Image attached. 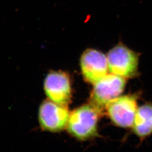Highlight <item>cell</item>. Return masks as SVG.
<instances>
[{"label":"cell","mask_w":152,"mask_h":152,"mask_svg":"<svg viewBox=\"0 0 152 152\" xmlns=\"http://www.w3.org/2000/svg\"><path fill=\"white\" fill-rule=\"evenodd\" d=\"M82 73L86 81L95 84L108 72L107 56L95 49H87L80 60Z\"/></svg>","instance_id":"8992f818"},{"label":"cell","mask_w":152,"mask_h":152,"mask_svg":"<svg viewBox=\"0 0 152 152\" xmlns=\"http://www.w3.org/2000/svg\"><path fill=\"white\" fill-rule=\"evenodd\" d=\"M44 90L49 99L57 103L67 105L71 100L70 78L64 72H50L45 80Z\"/></svg>","instance_id":"52a82bcc"},{"label":"cell","mask_w":152,"mask_h":152,"mask_svg":"<svg viewBox=\"0 0 152 152\" xmlns=\"http://www.w3.org/2000/svg\"><path fill=\"white\" fill-rule=\"evenodd\" d=\"M110 73L131 78L138 75L139 54L120 42L107 55Z\"/></svg>","instance_id":"7a4b0ae2"},{"label":"cell","mask_w":152,"mask_h":152,"mask_svg":"<svg viewBox=\"0 0 152 152\" xmlns=\"http://www.w3.org/2000/svg\"><path fill=\"white\" fill-rule=\"evenodd\" d=\"M136 94L119 96L110 101L105 109L114 125L122 128L132 127L137 109Z\"/></svg>","instance_id":"277c9868"},{"label":"cell","mask_w":152,"mask_h":152,"mask_svg":"<svg viewBox=\"0 0 152 152\" xmlns=\"http://www.w3.org/2000/svg\"><path fill=\"white\" fill-rule=\"evenodd\" d=\"M102 113L91 104L73 110L69 115L67 130L72 136L86 140L98 135V121Z\"/></svg>","instance_id":"6da1fadb"},{"label":"cell","mask_w":152,"mask_h":152,"mask_svg":"<svg viewBox=\"0 0 152 152\" xmlns=\"http://www.w3.org/2000/svg\"><path fill=\"white\" fill-rule=\"evenodd\" d=\"M133 132L140 139L152 134V104H145L137 108L134 124Z\"/></svg>","instance_id":"ba28073f"},{"label":"cell","mask_w":152,"mask_h":152,"mask_svg":"<svg viewBox=\"0 0 152 152\" xmlns=\"http://www.w3.org/2000/svg\"><path fill=\"white\" fill-rule=\"evenodd\" d=\"M126 84L125 78L113 73L107 74L94 84L90 104L102 113L108 104L124 92Z\"/></svg>","instance_id":"3957f363"},{"label":"cell","mask_w":152,"mask_h":152,"mask_svg":"<svg viewBox=\"0 0 152 152\" xmlns=\"http://www.w3.org/2000/svg\"><path fill=\"white\" fill-rule=\"evenodd\" d=\"M69 112L66 104L57 103L50 99L45 100L39 109L38 118L44 130L57 132L67 126Z\"/></svg>","instance_id":"5b68a950"}]
</instances>
